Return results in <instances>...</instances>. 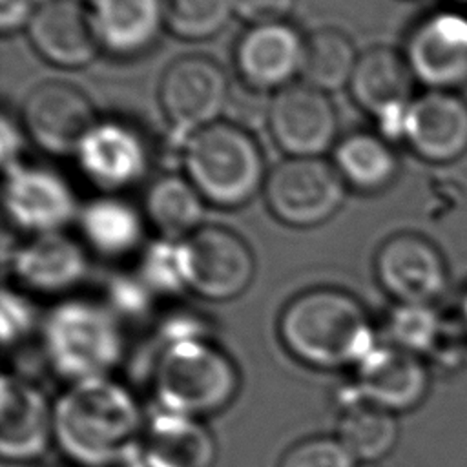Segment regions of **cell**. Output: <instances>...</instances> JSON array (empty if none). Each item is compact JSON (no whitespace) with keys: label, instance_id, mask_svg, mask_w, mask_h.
Here are the masks:
<instances>
[{"label":"cell","instance_id":"obj_5","mask_svg":"<svg viewBox=\"0 0 467 467\" xmlns=\"http://www.w3.org/2000/svg\"><path fill=\"white\" fill-rule=\"evenodd\" d=\"M44 347L53 368L73 383L108 376L122 358L115 317L86 299H66L47 314Z\"/></svg>","mask_w":467,"mask_h":467},{"label":"cell","instance_id":"obj_22","mask_svg":"<svg viewBox=\"0 0 467 467\" xmlns=\"http://www.w3.org/2000/svg\"><path fill=\"white\" fill-rule=\"evenodd\" d=\"M139 456L148 467H212L217 445L199 420L161 410L146 423Z\"/></svg>","mask_w":467,"mask_h":467},{"label":"cell","instance_id":"obj_26","mask_svg":"<svg viewBox=\"0 0 467 467\" xmlns=\"http://www.w3.org/2000/svg\"><path fill=\"white\" fill-rule=\"evenodd\" d=\"M204 197L188 177H159L146 192L148 221L168 239H186L202 226Z\"/></svg>","mask_w":467,"mask_h":467},{"label":"cell","instance_id":"obj_28","mask_svg":"<svg viewBox=\"0 0 467 467\" xmlns=\"http://www.w3.org/2000/svg\"><path fill=\"white\" fill-rule=\"evenodd\" d=\"M359 55L339 29L321 27L305 40L301 64L303 82L327 93L350 84Z\"/></svg>","mask_w":467,"mask_h":467},{"label":"cell","instance_id":"obj_17","mask_svg":"<svg viewBox=\"0 0 467 467\" xmlns=\"http://www.w3.org/2000/svg\"><path fill=\"white\" fill-rule=\"evenodd\" d=\"M75 157L82 173L106 192L139 182L148 170L144 139L117 120H99L80 142Z\"/></svg>","mask_w":467,"mask_h":467},{"label":"cell","instance_id":"obj_2","mask_svg":"<svg viewBox=\"0 0 467 467\" xmlns=\"http://www.w3.org/2000/svg\"><path fill=\"white\" fill-rule=\"evenodd\" d=\"M285 348L312 368L358 367L378 343L365 306L350 292L316 286L294 296L277 323Z\"/></svg>","mask_w":467,"mask_h":467},{"label":"cell","instance_id":"obj_11","mask_svg":"<svg viewBox=\"0 0 467 467\" xmlns=\"http://www.w3.org/2000/svg\"><path fill=\"white\" fill-rule=\"evenodd\" d=\"M97 122L89 99L69 82L38 84L22 106L26 133L51 155H75Z\"/></svg>","mask_w":467,"mask_h":467},{"label":"cell","instance_id":"obj_20","mask_svg":"<svg viewBox=\"0 0 467 467\" xmlns=\"http://www.w3.org/2000/svg\"><path fill=\"white\" fill-rule=\"evenodd\" d=\"M88 13L100 49L117 58L146 53L166 26L164 0H89Z\"/></svg>","mask_w":467,"mask_h":467},{"label":"cell","instance_id":"obj_24","mask_svg":"<svg viewBox=\"0 0 467 467\" xmlns=\"http://www.w3.org/2000/svg\"><path fill=\"white\" fill-rule=\"evenodd\" d=\"M345 184L361 193H379L398 177L400 161L379 133L354 131L343 137L334 150V162Z\"/></svg>","mask_w":467,"mask_h":467},{"label":"cell","instance_id":"obj_4","mask_svg":"<svg viewBox=\"0 0 467 467\" xmlns=\"http://www.w3.org/2000/svg\"><path fill=\"white\" fill-rule=\"evenodd\" d=\"M153 387L161 410L201 420L232 403L239 370L208 337L177 339L162 348Z\"/></svg>","mask_w":467,"mask_h":467},{"label":"cell","instance_id":"obj_7","mask_svg":"<svg viewBox=\"0 0 467 467\" xmlns=\"http://www.w3.org/2000/svg\"><path fill=\"white\" fill-rule=\"evenodd\" d=\"M228 100L226 73L217 62L202 55L173 60L159 84L162 113L181 148L193 133L217 122Z\"/></svg>","mask_w":467,"mask_h":467},{"label":"cell","instance_id":"obj_15","mask_svg":"<svg viewBox=\"0 0 467 467\" xmlns=\"http://www.w3.org/2000/svg\"><path fill=\"white\" fill-rule=\"evenodd\" d=\"M405 142L423 161L449 164L467 153V100L458 91L425 89L409 108Z\"/></svg>","mask_w":467,"mask_h":467},{"label":"cell","instance_id":"obj_37","mask_svg":"<svg viewBox=\"0 0 467 467\" xmlns=\"http://www.w3.org/2000/svg\"><path fill=\"white\" fill-rule=\"evenodd\" d=\"M22 130L7 113L2 115L0 120V150H2V162L4 168H11L18 164V155L24 148V135Z\"/></svg>","mask_w":467,"mask_h":467},{"label":"cell","instance_id":"obj_12","mask_svg":"<svg viewBox=\"0 0 467 467\" xmlns=\"http://www.w3.org/2000/svg\"><path fill=\"white\" fill-rule=\"evenodd\" d=\"M274 142L290 157H319L336 140L337 115L328 97L305 84H288L266 106Z\"/></svg>","mask_w":467,"mask_h":467},{"label":"cell","instance_id":"obj_6","mask_svg":"<svg viewBox=\"0 0 467 467\" xmlns=\"http://www.w3.org/2000/svg\"><path fill=\"white\" fill-rule=\"evenodd\" d=\"M263 192L277 221L310 228L341 208L347 184L336 166L321 157H288L266 175Z\"/></svg>","mask_w":467,"mask_h":467},{"label":"cell","instance_id":"obj_38","mask_svg":"<svg viewBox=\"0 0 467 467\" xmlns=\"http://www.w3.org/2000/svg\"><path fill=\"white\" fill-rule=\"evenodd\" d=\"M460 323H462V328H463V334L467 337V290L462 297V303H460Z\"/></svg>","mask_w":467,"mask_h":467},{"label":"cell","instance_id":"obj_39","mask_svg":"<svg viewBox=\"0 0 467 467\" xmlns=\"http://www.w3.org/2000/svg\"><path fill=\"white\" fill-rule=\"evenodd\" d=\"M361 467H376L374 463H365V465H361Z\"/></svg>","mask_w":467,"mask_h":467},{"label":"cell","instance_id":"obj_14","mask_svg":"<svg viewBox=\"0 0 467 467\" xmlns=\"http://www.w3.org/2000/svg\"><path fill=\"white\" fill-rule=\"evenodd\" d=\"M429 383L421 356L396 345H378L356 367L348 396L398 414L418 407L429 392Z\"/></svg>","mask_w":467,"mask_h":467},{"label":"cell","instance_id":"obj_8","mask_svg":"<svg viewBox=\"0 0 467 467\" xmlns=\"http://www.w3.org/2000/svg\"><path fill=\"white\" fill-rule=\"evenodd\" d=\"M186 286L210 301L241 296L255 275L248 243L230 228L202 224L182 239Z\"/></svg>","mask_w":467,"mask_h":467},{"label":"cell","instance_id":"obj_16","mask_svg":"<svg viewBox=\"0 0 467 467\" xmlns=\"http://www.w3.org/2000/svg\"><path fill=\"white\" fill-rule=\"evenodd\" d=\"M305 40L286 22L248 27L235 46V67L254 91L283 89L301 73Z\"/></svg>","mask_w":467,"mask_h":467},{"label":"cell","instance_id":"obj_30","mask_svg":"<svg viewBox=\"0 0 467 467\" xmlns=\"http://www.w3.org/2000/svg\"><path fill=\"white\" fill-rule=\"evenodd\" d=\"M235 15V0H164L166 27L184 40L217 35Z\"/></svg>","mask_w":467,"mask_h":467},{"label":"cell","instance_id":"obj_21","mask_svg":"<svg viewBox=\"0 0 467 467\" xmlns=\"http://www.w3.org/2000/svg\"><path fill=\"white\" fill-rule=\"evenodd\" d=\"M11 266L22 285L42 294H60L88 274V255L80 243L62 232L33 235L13 250Z\"/></svg>","mask_w":467,"mask_h":467},{"label":"cell","instance_id":"obj_10","mask_svg":"<svg viewBox=\"0 0 467 467\" xmlns=\"http://www.w3.org/2000/svg\"><path fill=\"white\" fill-rule=\"evenodd\" d=\"M416 82L427 89L456 91L467 84V15L436 11L421 18L403 51Z\"/></svg>","mask_w":467,"mask_h":467},{"label":"cell","instance_id":"obj_19","mask_svg":"<svg viewBox=\"0 0 467 467\" xmlns=\"http://www.w3.org/2000/svg\"><path fill=\"white\" fill-rule=\"evenodd\" d=\"M35 51L49 64L82 67L95 60L100 46L88 5L78 0H44L27 24Z\"/></svg>","mask_w":467,"mask_h":467},{"label":"cell","instance_id":"obj_27","mask_svg":"<svg viewBox=\"0 0 467 467\" xmlns=\"http://www.w3.org/2000/svg\"><path fill=\"white\" fill-rule=\"evenodd\" d=\"M396 414L372 403L345 398V409L337 420V440L354 460L374 463L387 456L398 441Z\"/></svg>","mask_w":467,"mask_h":467},{"label":"cell","instance_id":"obj_33","mask_svg":"<svg viewBox=\"0 0 467 467\" xmlns=\"http://www.w3.org/2000/svg\"><path fill=\"white\" fill-rule=\"evenodd\" d=\"M2 341L4 345H15L24 339L35 323V310L31 303L13 292L4 288L2 290Z\"/></svg>","mask_w":467,"mask_h":467},{"label":"cell","instance_id":"obj_31","mask_svg":"<svg viewBox=\"0 0 467 467\" xmlns=\"http://www.w3.org/2000/svg\"><path fill=\"white\" fill-rule=\"evenodd\" d=\"M153 294H177L186 286L182 239L151 241L140 257L139 274Z\"/></svg>","mask_w":467,"mask_h":467},{"label":"cell","instance_id":"obj_36","mask_svg":"<svg viewBox=\"0 0 467 467\" xmlns=\"http://www.w3.org/2000/svg\"><path fill=\"white\" fill-rule=\"evenodd\" d=\"M36 0H0V29L2 33H15L20 27H27L35 15Z\"/></svg>","mask_w":467,"mask_h":467},{"label":"cell","instance_id":"obj_40","mask_svg":"<svg viewBox=\"0 0 467 467\" xmlns=\"http://www.w3.org/2000/svg\"><path fill=\"white\" fill-rule=\"evenodd\" d=\"M456 2H462V4H467V0H456Z\"/></svg>","mask_w":467,"mask_h":467},{"label":"cell","instance_id":"obj_34","mask_svg":"<svg viewBox=\"0 0 467 467\" xmlns=\"http://www.w3.org/2000/svg\"><path fill=\"white\" fill-rule=\"evenodd\" d=\"M151 290L139 275H115L108 285V297L115 310L135 316L142 314L150 306Z\"/></svg>","mask_w":467,"mask_h":467},{"label":"cell","instance_id":"obj_1","mask_svg":"<svg viewBox=\"0 0 467 467\" xmlns=\"http://www.w3.org/2000/svg\"><path fill=\"white\" fill-rule=\"evenodd\" d=\"M144 431L135 396L108 376L71 383L53 405V440L78 467H122Z\"/></svg>","mask_w":467,"mask_h":467},{"label":"cell","instance_id":"obj_9","mask_svg":"<svg viewBox=\"0 0 467 467\" xmlns=\"http://www.w3.org/2000/svg\"><path fill=\"white\" fill-rule=\"evenodd\" d=\"M374 272L381 288L405 305H434L449 281L440 248L414 232L390 235L376 252Z\"/></svg>","mask_w":467,"mask_h":467},{"label":"cell","instance_id":"obj_23","mask_svg":"<svg viewBox=\"0 0 467 467\" xmlns=\"http://www.w3.org/2000/svg\"><path fill=\"white\" fill-rule=\"evenodd\" d=\"M414 82L403 53L376 46L359 55L348 88L356 104L376 119L394 106L409 104Z\"/></svg>","mask_w":467,"mask_h":467},{"label":"cell","instance_id":"obj_3","mask_svg":"<svg viewBox=\"0 0 467 467\" xmlns=\"http://www.w3.org/2000/svg\"><path fill=\"white\" fill-rule=\"evenodd\" d=\"M181 150L186 177L213 206H243L265 186L268 173L261 148L235 122L217 120L193 133Z\"/></svg>","mask_w":467,"mask_h":467},{"label":"cell","instance_id":"obj_32","mask_svg":"<svg viewBox=\"0 0 467 467\" xmlns=\"http://www.w3.org/2000/svg\"><path fill=\"white\" fill-rule=\"evenodd\" d=\"M279 467H356V460L337 438L314 436L294 443Z\"/></svg>","mask_w":467,"mask_h":467},{"label":"cell","instance_id":"obj_29","mask_svg":"<svg viewBox=\"0 0 467 467\" xmlns=\"http://www.w3.org/2000/svg\"><path fill=\"white\" fill-rule=\"evenodd\" d=\"M392 345L423 356L432 354L445 334V321L434 305L398 303L387 319Z\"/></svg>","mask_w":467,"mask_h":467},{"label":"cell","instance_id":"obj_35","mask_svg":"<svg viewBox=\"0 0 467 467\" xmlns=\"http://www.w3.org/2000/svg\"><path fill=\"white\" fill-rule=\"evenodd\" d=\"M296 0H235V15L252 26L277 24L292 13Z\"/></svg>","mask_w":467,"mask_h":467},{"label":"cell","instance_id":"obj_13","mask_svg":"<svg viewBox=\"0 0 467 467\" xmlns=\"http://www.w3.org/2000/svg\"><path fill=\"white\" fill-rule=\"evenodd\" d=\"M5 173L4 206L20 230L33 235L60 232L77 215V197L60 173L20 162Z\"/></svg>","mask_w":467,"mask_h":467},{"label":"cell","instance_id":"obj_18","mask_svg":"<svg viewBox=\"0 0 467 467\" xmlns=\"http://www.w3.org/2000/svg\"><path fill=\"white\" fill-rule=\"evenodd\" d=\"M0 405V454L27 462L42 456L53 440V407L46 394L18 376L4 374Z\"/></svg>","mask_w":467,"mask_h":467},{"label":"cell","instance_id":"obj_25","mask_svg":"<svg viewBox=\"0 0 467 467\" xmlns=\"http://www.w3.org/2000/svg\"><path fill=\"white\" fill-rule=\"evenodd\" d=\"M78 226L86 243L108 257L133 252L144 234L140 213L130 202L111 195L89 201L78 212Z\"/></svg>","mask_w":467,"mask_h":467}]
</instances>
